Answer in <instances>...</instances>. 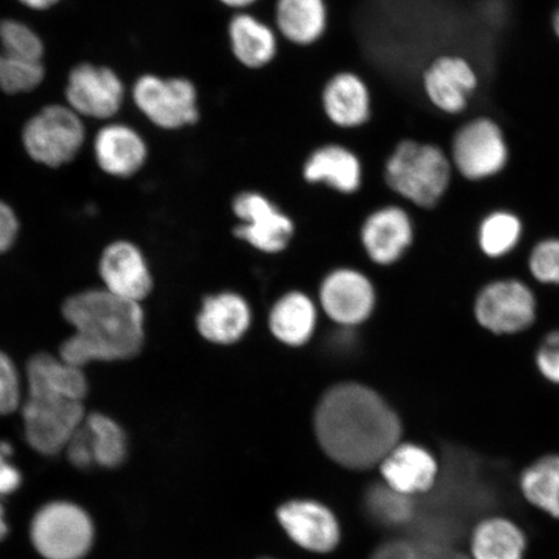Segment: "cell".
<instances>
[{
  "label": "cell",
  "mask_w": 559,
  "mask_h": 559,
  "mask_svg": "<svg viewBox=\"0 0 559 559\" xmlns=\"http://www.w3.org/2000/svg\"><path fill=\"white\" fill-rule=\"evenodd\" d=\"M20 235L19 216L10 204L0 200V255L15 247Z\"/></svg>",
  "instance_id": "38"
},
{
  "label": "cell",
  "mask_w": 559,
  "mask_h": 559,
  "mask_svg": "<svg viewBox=\"0 0 559 559\" xmlns=\"http://www.w3.org/2000/svg\"><path fill=\"white\" fill-rule=\"evenodd\" d=\"M94 155L103 173L124 179L142 170L148 157V146L130 126L111 123L97 132Z\"/></svg>",
  "instance_id": "21"
},
{
  "label": "cell",
  "mask_w": 559,
  "mask_h": 559,
  "mask_svg": "<svg viewBox=\"0 0 559 559\" xmlns=\"http://www.w3.org/2000/svg\"><path fill=\"white\" fill-rule=\"evenodd\" d=\"M555 29H556V33L558 34V37H559V10L556 13V17H555Z\"/></svg>",
  "instance_id": "43"
},
{
  "label": "cell",
  "mask_w": 559,
  "mask_h": 559,
  "mask_svg": "<svg viewBox=\"0 0 559 559\" xmlns=\"http://www.w3.org/2000/svg\"><path fill=\"white\" fill-rule=\"evenodd\" d=\"M320 298L325 312L342 325H356L368 319L376 300L372 284L353 270H338L328 276Z\"/></svg>",
  "instance_id": "20"
},
{
  "label": "cell",
  "mask_w": 559,
  "mask_h": 559,
  "mask_svg": "<svg viewBox=\"0 0 559 559\" xmlns=\"http://www.w3.org/2000/svg\"><path fill=\"white\" fill-rule=\"evenodd\" d=\"M93 540V522L85 510L70 502H52L34 516L32 542L46 559H81Z\"/></svg>",
  "instance_id": "6"
},
{
  "label": "cell",
  "mask_w": 559,
  "mask_h": 559,
  "mask_svg": "<svg viewBox=\"0 0 559 559\" xmlns=\"http://www.w3.org/2000/svg\"><path fill=\"white\" fill-rule=\"evenodd\" d=\"M25 382L27 396L64 397L83 402L88 394L85 368L68 362L59 354H34L26 362Z\"/></svg>",
  "instance_id": "19"
},
{
  "label": "cell",
  "mask_w": 559,
  "mask_h": 559,
  "mask_svg": "<svg viewBox=\"0 0 559 559\" xmlns=\"http://www.w3.org/2000/svg\"><path fill=\"white\" fill-rule=\"evenodd\" d=\"M314 435L335 464L352 471L379 467L402 442L396 412L372 389L358 383L332 388L314 412Z\"/></svg>",
  "instance_id": "1"
},
{
  "label": "cell",
  "mask_w": 559,
  "mask_h": 559,
  "mask_svg": "<svg viewBox=\"0 0 559 559\" xmlns=\"http://www.w3.org/2000/svg\"><path fill=\"white\" fill-rule=\"evenodd\" d=\"M528 547L526 528L504 513L488 514L475 522L465 542L471 559H526Z\"/></svg>",
  "instance_id": "17"
},
{
  "label": "cell",
  "mask_w": 559,
  "mask_h": 559,
  "mask_svg": "<svg viewBox=\"0 0 559 559\" xmlns=\"http://www.w3.org/2000/svg\"><path fill=\"white\" fill-rule=\"evenodd\" d=\"M328 0H275L272 25L284 44L310 48L320 44L330 31Z\"/></svg>",
  "instance_id": "18"
},
{
  "label": "cell",
  "mask_w": 559,
  "mask_h": 559,
  "mask_svg": "<svg viewBox=\"0 0 559 559\" xmlns=\"http://www.w3.org/2000/svg\"><path fill=\"white\" fill-rule=\"evenodd\" d=\"M216 3L223 7V9L229 12H242L253 9V7L260 4L262 0H215Z\"/></svg>",
  "instance_id": "40"
},
{
  "label": "cell",
  "mask_w": 559,
  "mask_h": 559,
  "mask_svg": "<svg viewBox=\"0 0 559 559\" xmlns=\"http://www.w3.org/2000/svg\"><path fill=\"white\" fill-rule=\"evenodd\" d=\"M97 271L102 288L117 297L142 304L151 295L153 278L143 251L134 242L117 240L102 251Z\"/></svg>",
  "instance_id": "14"
},
{
  "label": "cell",
  "mask_w": 559,
  "mask_h": 559,
  "mask_svg": "<svg viewBox=\"0 0 559 559\" xmlns=\"http://www.w3.org/2000/svg\"><path fill=\"white\" fill-rule=\"evenodd\" d=\"M85 425L93 444L95 463L105 467L122 464L126 456V437L114 418L103 414H90Z\"/></svg>",
  "instance_id": "30"
},
{
  "label": "cell",
  "mask_w": 559,
  "mask_h": 559,
  "mask_svg": "<svg viewBox=\"0 0 559 559\" xmlns=\"http://www.w3.org/2000/svg\"><path fill=\"white\" fill-rule=\"evenodd\" d=\"M317 324V310L302 293H289L272 309L270 326L286 345L300 346L311 338Z\"/></svg>",
  "instance_id": "27"
},
{
  "label": "cell",
  "mask_w": 559,
  "mask_h": 559,
  "mask_svg": "<svg viewBox=\"0 0 559 559\" xmlns=\"http://www.w3.org/2000/svg\"><path fill=\"white\" fill-rule=\"evenodd\" d=\"M522 233V222L515 214L506 210L488 214L478 229L481 253L493 260L507 257L520 243Z\"/></svg>",
  "instance_id": "29"
},
{
  "label": "cell",
  "mask_w": 559,
  "mask_h": 559,
  "mask_svg": "<svg viewBox=\"0 0 559 559\" xmlns=\"http://www.w3.org/2000/svg\"><path fill=\"white\" fill-rule=\"evenodd\" d=\"M73 333L62 341L59 355L81 368L91 362L136 358L145 342L142 304L111 295L104 288L74 293L61 306Z\"/></svg>",
  "instance_id": "2"
},
{
  "label": "cell",
  "mask_w": 559,
  "mask_h": 559,
  "mask_svg": "<svg viewBox=\"0 0 559 559\" xmlns=\"http://www.w3.org/2000/svg\"><path fill=\"white\" fill-rule=\"evenodd\" d=\"M0 50L21 60L41 62L44 41L29 26L16 20L0 21Z\"/></svg>",
  "instance_id": "33"
},
{
  "label": "cell",
  "mask_w": 559,
  "mask_h": 559,
  "mask_svg": "<svg viewBox=\"0 0 559 559\" xmlns=\"http://www.w3.org/2000/svg\"><path fill=\"white\" fill-rule=\"evenodd\" d=\"M414 240V226L407 213L389 206L370 215L362 227V243L376 263L388 265L400 261Z\"/></svg>",
  "instance_id": "22"
},
{
  "label": "cell",
  "mask_w": 559,
  "mask_h": 559,
  "mask_svg": "<svg viewBox=\"0 0 559 559\" xmlns=\"http://www.w3.org/2000/svg\"><path fill=\"white\" fill-rule=\"evenodd\" d=\"M235 213L243 222L236 228L237 237L265 253H277L288 245L293 225L264 195L245 192L237 195Z\"/></svg>",
  "instance_id": "16"
},
{
  "label": "cell",
  "mask_w": 559,
  "mask_h": 559,
  "mask_svg": "<svg viewBox=\"0 0 559 559\" xmlns=\"http://www.w3.org/2000/svg\"><path fill=\"white\" fill-rule=\"evenodd\" d=\"M531 275L545 285H559V239L536 245L528 258Z\"/></svg>",
  "instance_id": "34"
},
{
  "label": "cell",
  "mask_w": 559,
  "mask_h": 559,
  "mask_svg": "<svg viewBox=\"0 0 559 559\" xmlns=\"http://www.w3.org/2000/svg\"><path fill=\"white\" fill-rule=\"evenodd\" d=\"M70 463L79 467H88L95 463L93 444H91L90 432L83 419L82 425L70 438L66 447Z\"/></svg>",
  "instance_id": "37"
},
{
  "label": "cell",
  "mask_w": 559,
  "mask_h": 559,
  "mask_svg": "<svg viewBox=\"0 0 559 559\" xmlns=\"http://www.w3.org/2000/svg\"><path fill=\"white\" fill-rule=\"evenodd\" d=\"M228 50L237 66L261 72L274 64L282 50L275 26L250 11L235 12L227 23Z\"/></svg>",
  "instance_id": "15"
},
{
  "label": "cell",
  "mask_w": 559,
  "mask_h": 559,
  "mask_svg": "<svg viewBox=\"0 0 559 559\" xmlns=\"http://www.w3.org/2000/svg\"><path fill=\"white\" fill-rule=\"evenodd\" d=\"M369 559H471L465 548L403 535L383 543Z\"/></svg>",
  "instance_id": "31"
},
{
  "label": "cell",
  "mask_w": 559,
  "mask_h": 559,
  "mask_svg": "<svg viewBox=\"0 0 559 559\" xmlns=\"http://www.w3.org/2000/svg\"><path fill=\"white\" fill-rule=\"evenodd\" d=\"M452 157L464 178L481 180L504 169L508 148L498 124L481 118L467 123L457 132Z\"/></svg>",
  "instance_id": "9"
},
{
  "label": "cell",
  "mask_w": 559,
  "mask_h": 559,
  "mask_svg": "<svg viewBox=\"0 0 559 559\" xmlns=\"http://www.w3.org/2000/svg\"><path fill=\"white\" fill-rule=\"evenodd\" d=\"M384 485L412 499H421L436 487L440 459L436 450L417 442L396 444L379 465Z\"/></svg>",
  "instance_id": "10"
},
{
  "label": "cell",
  "mask_w": 559,
  "mask_h": 559,
  "mask_svg": "<svg viewBox=\"0 0 559 559\" xmlns=\"http://www.w3.org/2000/svg\"><path fill=\"white\" fill-rule=\"evenodd\" d=\"M536 297L519 278H501L481 288L474 302V317L493 334L526 331L536 319Z\"/></svg>",
  "instance_id": "7"
},
{
  "label": "cell",
  "mask_w": 559,
  "mask_h": 559,
  "mask_svg": "<svg viewBox=\"0 0 559 559\" xmlns=\"http://www.w3.org/2000/svg\"><path fill=\"white\" fill-rule=\"evenodd\" d=\"M362 169L358 156L347 146L328 143L310 153L304 165V178L309 183H326L344 193L359 190Z\"/></svg>",
  "instance_id": "25"
},
{
  "label": "cell",
  "mask_w": 559,
  "mask_h": 559,
  "mask_svg": "<svg viewBox=\"0 0 559 559\" xmlns=\"http://www.w3.org/2000/svg\"><path fill=\"white\" fill-rule=\"evenodd\" d=\"M277 521L299 548L331 554L341 542V526L332 510L319 501L299 499L277 509Z\"/></svg>",
  "instance_id": "12"
},
{
  "label": "cell",
  "mask_w": 559,
  "mask_h": 559,
  "mask_svg": "<svg viewBox=\"0 0 559 559\" xmlns=\"http://www.w3.org/2000/svg\"><path fill=\"white\" fill-rule=\"evenodd\" d=\"M365 507L377 524L384 528L402 530L404 533L415 520L417 500L396 492L380 481L367 489Z\"/></svg>",
  "instance_id": "28"
},
{
  "label": "cell",
  "mask_w": 559,
  "mask_h": 559,
  "mask_svg": "<svg viewBox=\"0 0 559 559\" xmlns=\"http://www.w3.org/2000/svg\"><path fill=\"white\" fill-rule=\"evenodd\" d=\"M250 325V310L245 300L233 293L209 297L199 314V331L214 344H234Z\"/></svg>",
  "instance_id": "26"
},
{
  "label": "cell",
  "mask_w": 559,
  "mask_h": 559,
  "mask_svg": "<svg viewBox=\"0 0 559 559\" xmlns=\"http://www.w3.org/2000/svg\"><path fill=\"white\" fill-rule=\"evenodd\" d=\"M45 74L41 62L13 58L0 50V88L5 94L31 93L44 82Z\"/></svg>",
  "instance_id": "32"
},
{
  "label": "cell",
  "mask_w": 559,
  "mask_h": 559,
  "mask_svg": "<svg viewBox=\"0 0 559 559\" xmlns=\"http://www.w3.org/2000/svg\"><path fill=\"white\" fill-rule=\"evenodd\" d=\"M477 79L463 59L440 58L424 74V86L429 99L439 109L459 114L466 105Z\"/></svg>",
  "instance_id": "24"
},
{
  "label": "cell",
  "mask_w": 559,
  "mask_h": 559,
  "mask_svg": "<svg viewBox=\"0 0 559 559\" xmlns=\"http://www.w3.org/2000/svg\"><path fill=\"white\" fill-rule=\"evenodd\" d=\"M19 2L29 7L32 10L44 11L51 9L60 0H19Z\"/></svg>",
  "instance_id": "41"
},
{
  "label": "cell",
  "mask_w": 559,
  "mask_h": 559,
  "mask_svg": "<svg viewBox=\"0 0 559 559\" xmlns=\"http://www.w3.org/2000/svg\"><path fill=\"white\" fill-rule=\"evenodd\" d=\"M86 130L81 116L64 105L52 104L26 122L24 148L35 163L58 169L79 155Z\"/></svg>",
  "instance_id": "5"
},
{
  "label": "cell",
  "mask_w": 559,
  "mask_h": 559,
  "mask_svg": "<svg viewBox=\"0 0 559 559\" xmlns=\"http://www.w3.org/2000/svg\"><path fill=\"white\" fill-rule=\"evenodd\" d=\"M516 491L530 509L559 522V452L543 453L524 465Z\"/></svg>",
  "instance_id": "23"
},
{
  "label": "cell",
  "mask_w": 559,
  "mask_h": 559,
  "mask_svg": "<svg viewBox=\"0 0 559 559\" xmlns=\"http://www.w3.org/2000/svg\"><path fill=\"white\" fill-rule=\"evenodd\" d=\"M535 365L544 380L559 386V331L544 338L537 348Z\"/></svg>",
  "instance_id": "36"
},
{
  "label": "cell",
  "mask_w": 559,
  "mask_h": 559,
  "mask_svg": "<svg viewBox=\"0 0 559 559\" xmlns=\"http://www.w3.org/2000/svg\"><path fill=\"white\" fill-rule=\"evenodd\" d=\"M320 107L333 128L347 131L361 129L372 120V88L358 72L340 70L321 88Z\"/></svg>",
  "instance_id": "13"
},
{
  "label": "cell",
  "mask_w": 559,
  "mask_h": 559,
  "mask_svg": "<svg viewBox=\"0 0 559 559\" xmlns=\"http://www.w3.org/2000/svg\"><path fill=\"white\" fill-rule=\"evenodd\" d=\"M132 99L160 130L179 131L201 121L200 91L186 75L143 74L134 83Z\"/></svg>",
  "instance_id": "4"
},
{
  "label": "cell",
  "mask_w": 559,
  "mask_h": 559,
  "mask_svg": "<svg viewBox=\"0 0 559 559\" xmlns=\"http://www.w3.org/2000/svg\"><path fill=\"white\" fill-rule=\"evenodd\" d=\"M384 180L417 206L432 207L451 181V164L438 146L403 140L384 165Z\"/></svg>",
  "instance_id": "3"
},
{
  "label": "cell",
  "mask_w": 559,
  "mask_h": 559,
  "mask_svg": "<svg viewBox=\"0 0 559 559\" xmlns=\"http://www.w3.org/2000/svg\"><path fill=\"white\" fill-rule=\"evenodd\" d=\"M12 449L10 444L0 443V495H10L16 491L21 484V475L15 466L7 463V457L11 456Z\"/></svg>",
  "instance_id": "39"
},
{
  "label": "cell",
  "mask_w": 559,
  "mask_h": 559,
  "mask_svg": "<svg viewBox=\"0 0 559 559\" xmlns=\"http://www.w3.org/2000/svg\"><path fill=\"white\" fill-rule=\"evenodd\" d=\"M66 95L76 115L108 120L121 109L124 87L114 70L81 64L70 72Z\"/></svg>",
  "instance_id": "11"
},
{
  "label": "cell",
  "mask_w": 559,
  "mask_h": 559,
  "mask_svg": "<svg viewBox=\"0 0 559 559\" xmlns=\"http://www.w3.org/2000/svg\"><path fill=\"white\" fill-rule=\"evenodd\" d=\"M7 531H9V527H7V523L4 521V510L3 507L0 506V540H2L7 535Z\"/></svg>",
  "instance_id": "42"
},
{
  "label": "cell",
  "mask_w": 559,
  "mask_h": 559,
  "mask_svg": "<svg viewBox=\"0 0 559 559\" xmlns=\"http://www.w3.org/2000/svg\"><path fill=\"white\" fill-rule=\"evenodd\" d=\"M21 384L15 361L0 349V417L11 415L20 407Z\"/></svg>",
  "instance_id": "35"
},
{
  "label": "cell",
  "mask_w": 559,
  "mask_h": 559,
  "mask_svg": "<svg viewBox=\"0 0 559 559\" xmlns=\"http://www.w3.org/2000/svg\"><path fill=\"white\" fill-rule=\"evenodd\" d=\"M85 417L83 402L64 397L27 396L23 405L27 443L39 453H58L66 449Z\"/></svg>",
  "instance_id": "8"
}]
</instances>
